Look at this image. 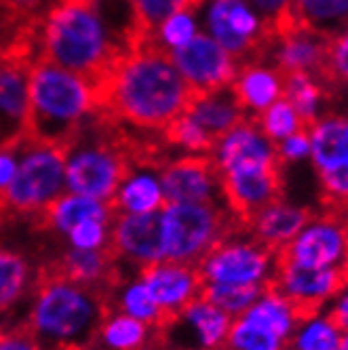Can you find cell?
Instances as JSON below:
<instances>
[{"label":"cell","instance_id":"obj_1","mask_svg":"<svg viewBox=\"0 0 348 350\" xmlns=\"http://www.w3.org/2000/svg\"><path fill=\"white\" fill-rule=\"evenodd\" d=\"M99 87L102 110L146 131H165L194 95L171 57L144 34H135Z\"/></svg>","mask_w":348,"mask_h":350},{"label":"cell","instance_id":"obj_2","mask_svg":"<svg viewBox=\"0 0 348 350\" xmlns=\"http://www.w3.org/2000/svg\"><path fill=\"white\" fill-rule=\"evenodd\" d=\"M108 312L104 289L72 281L51 266L36 277L21 325L42 350H91Z\"/></svg>","mask_w":348,"mask_h":350},{"label":"cell","instance_id":"obj_3","mask_svg":"<svg viewBox=\"0 0 348 350\" xmlns=\"http://www.w3.org/2000/svg\"><path fill=\"white\" fill-rule=\"evenodd\" d=\"M99 0H57L38 32V57L102 83L125 53Z\"/></svg>","mask_w":348,"mask_h":350},{"label":"cell","instance_id":"obj_4","mask_svg":"<svg viewBox=\"0 0 348 350\" xmlns=\"http://www.w3.org/2000/svg\"><path fill=\"white\" fill-rule=\"evenodd\" d=\"M28 91L30 116L26 135L62 148L102 110V87L97 81L46 59L32 62Z\"/></svg>","mask_w":348,"mask_h":350},{"label":"cell","instance_id":"obj_5","mask_svg":"<svg viewBox=\"0 0 348 350\" xmlns=\"http://www.w3.org/2000/svg\"><path fill=\"white\" fill-rule=\"evenodd\" d=\"M97 114L64 146L66 192L112 203L131 161L114 137L99 131Z\"/></svg>","mask_w":348,"mask_h":350},{"label":"cell","instance_id":"obj_6","mask_svg":"<svg viewBox=\"0 0 348 350\" xmlns=\"http://www.w3.org/2000/svg\"><path fill=\"white\" fill-rule=\"evenodd\" d=\"M66 192L64 148L32 137L17 142V169L0 196V211L40 217Z\"/></svg>","mask_w":348,"mask_h":350},{"label":"cell","instance_id":"obj_7","mask_svg":"<svg viewBox=\"0 0 348 350\" xmlns=\"http://www.w3.org/2000/svg\"><path fill=\"white\" fill-rule=\"evenodd\" d=\"M165 260L196 266L211 249L232 232L235 215L226 205L167 203L161 209Z\"/></svg>","mask_w":348,"mask_h":350},{"label":"cell","instance_id":"obj_8","mask_svg":"<svg viewBox=\"0 0 348 350\" xmlns=\"http://www.w3.org/2000/svg\"><path fill=\"white\" fill-rule=\"evenodd\" d=\"M203 283L268 287L277 270V254L250 232H230L196 264Z\"/></svg>","mask_w":348,"mask_h":350},{"label":"cell","instance_id":"obj_9","mask_svg":"<svg viewBox=\"0 0 348 350\" xmlns=\"http://www.w3.org/2000/svg\"><path fill=\"white\" fill-rule=\"evenodd\" d=\"M201 28L239 62L254 59L272 36L250 0H201Z\"/></svg>","mask_w":348,"mask_h":350},{"label":"cell","instance_id":"obj_10","mask_svg":"<svg viewBox=\"0 0 348 350\" xmlns=\"http://www.w3.org/2000/svg\"><path fill=\"white\" fill-rule=\"evenodd\" d=\"M277 256L306 268L348 270V215L332 209L312 213Z\"/></svg>","mask_w":348,"mask_h":350},{"label":"cell","instance_id":"obj_11","mask_svg":"<svg viewBox=\"0 0 348 350\" xmlns=\"http://www.w3.org/2000/svg\"><path fill=\"white\" fill-rule=\"evenodd\" d=\"M232 317L203 295L155 329L161 350H219L230 332Z\"/></svg>","mask_w":348,"mask_h":350},{"label":"cell","instance_id":"obj_12","mask_svg":"<svg viewBox=\"0 0 348 350\" xmlns=\"http://www.w3.org/2000/svg\"><path fill=\"white\" fill-rule=\"evenodd\" d=\"M110 252L118 264L135 272L165 260L161 211L155 213H114L110 228Z\"/></svg>","mask_w":348,"mask_h":350},{"label":"cell","instance_id":"obj_13","mask_svg":"<svg viewBox=\"0 0 348 350\" xmlns=\"http://www.w3.org/2000/svg\"><path fill=\"white\" fill-rule=\"evenodd\" d=\"M169 57L192 93L230 87L241 64L205 32L192 38L186 46L169 53Z\"/></svg>","mask_w":348,"mask_h":350},{"label":"cell","instance_id":"obj_14","mask_svg":"<svg viewBox=\"0 0 348 350\" xmlns=\"http://www.w3.org/2000/svg\"><path fill=\"white\" fill-rule=\"evenodd\" d=\"M348 279V270L306 268L277 256V270L270 287L283 293L300 314L323 310Z\"/></svg>","mask_w":348,"mask_h":350},{"label":"cell","instance_id":"obj_15","mask_svg":"<svg viewBox=\"0 0 348 350\" xmlns=\"http://www.w3.org/2000/svg\"><path fill=\"white\" fill-rule=\"evenodd\" d=\"M209 159L219 175L245 169L281 167L275 142H270L260 131L254 118H243L232 129L215 137L209 150Z\"/></svg>","mask_w":348,"mask_h":350},{"label":"cell","instance_id":"obj_16","mask_svg":"<svg viewBox=\"0 0 348 350\" xmlns=\"http://www.w3.org/2000/svg\"><path fill=\"white\" fill-rule=\"evenodd\" d=\"M167 203L224 205L222 180L209 154H184L161 165Z\"/></svg>","mask_w":348,"mask_h":350},{"label":"cell","instance_id":"obj_17","mask_svg":"<svg viewBox=\"0 0 348 350\" xmlns=\"http://www.w3.org/2000/svg\"><path fill=\"white\" fill-rule=\"evenodd\" d=\"M32 62L19 55H0V146L17 144L26 137L30 116V77Z\"/></svg>","mask_w":348,"mask_h":350},{"label":"cell","instance_id":"obj_18","mask_svg":"<svg viewBox=\"0 0 348 350\" xmlns=\"http://www.w3.org/2000/svg\"><path fill=\"white\" fill-rule=\"evenodd\" d=\"M224 205L245 224L268 203L277 201L283 190L281 167L270 169H245L219 175Z\"/></svg>","mask_w":348,"mask_h":350},{"label":"cell","instance_id":"obj_19","mask_svg":"<svg viewBox=\"0 0 348 350\" xmlns=\"http://www.w3.org/2000/svg\"><path fill=\"white\" fill-rule=\"evenodd\" d=\"M139 277L150 289L165 321L182 312L190 302L201 297L203 291V279L198 274V268L190 264L163 260L139 270Z\"/></svg>","mask_w":348,"mask_h":350},{"label":"cell","instance_id":"obj_20","mask_svg":"<svg viewBox=\"0 0 348 350\" xmlns=\"http://www.w3.org/2000/svg\"><path fill=\"white\" fill-rule=\"evenodd\" d=\"M277 44L272 49V66L283 74H321L327 57V38L317 30H310L297 21L272 34Z\"/></svg>","mask_w":348,"mask_h":350},{"label":"cell","instance_id":"obj_21","mask_svg":"<svg viewBox=\"0 0 348 350\" xmlns=\"http://www.w3.org/2000/svg\"><path fill=\"white\" fill-rule=\"evenodd\" d=\"M285 74L268 62L247 59L239 64V70L230 83V89L241 104L247 118H256L268 106L283 97Z\"/></svg>","mask_w":348,"mask_h":350},{"label":"cell","instance_id":"obj_22","mask_svg":"<svg viewBox=\"0 0 348 350\" xmlns=\"http://www.w3.org/2000/svg\"><path fill=\"white\" fill-rule=\"evenodd\" d=\"M310 215V209L289 203L283 196H279L277 201L268 203L258 213H254L243 226L258 243L268 247L270 252L279 254L304 228Z\"/></svg>","mask_w":348,"mask_h":350},{"label":"cell","instance_id":"obj_23","mask_svg":"<svg viewBox=\"0 0 348 350\" xmlns=\"http://www.w3.org/2000/svg\"><path fill=\"white\" fill-rule=\"evenodd\" d=\"M114 213H155L161 211L167 201L161 182V167L152 163L129 165L125 178L120 180L112 198Z\"/></svg>","mask_w":348,"mask_h":350},{"label":"cell","instance_id":"obj_24","mask_svg":"<svg viewBox=\"0 0 348 350\" xmlns=\"http://www.w3.org/2000/svg\"><path fill=\"white\" fill-rule=\"evenodd\" d=\"M68 279L79 281L89 287L108 291L118 279V262L110 249H70L62 254L59 262L53 264Z\"/></svg>","mask_w":348,"mask_h":350},{"label":"cell","instance_id":"obj_25","mask_svg":"<svg viewBox=\"0 0 348 350\" xmlns=\"http://www.w3.org/2000/svg\"><path fill=\"white\" fill-rule=\"evenodd\" d=\"M186 112L201 124L213 139L224 135L228 129H232L243 118H247V114L243 112L230 87L207 91V93H194Z\"/></svg>","mask_w":348,"mask_h":350},{"label":"cell","instance_id":"obj_26","mask_svg":"<svg viewBox=\"0 0 348 350\" xmlns=\"http://www.w3.org/2000/svg\"><path fill=\"white\" fill-rule=\"evenodd\" d=\"M93 217L112 219L114 217L112 205L104 201H95V198H89V196L64 192L53 205H49V209L38 219L49 232L64 239L77 224L85 219H93Z\"/></svg>","mask_w":348,"mask_h":350},{"label":"cell","instance_id":"obj_27","mask_svg":"<svg viewBox=\"0 0 348 350\" xmlns=\"http://www.w3.org/2000/svg\"><path fill=\"white\" fill-rule=\"evenodd\" d=\"M310 163L314 171L336 161H348V114H323L308 124Z\"/></svg>","mask_w":348,"mask_h":350},{"label":"cell","instance_id":"obj_28","mask_svg":"<svg viewBox=\"0 0 348 350\" xmlns=\"http://www.w3.org/2000/svg\"><path fill=\"white\" fill-rule=\"evenodd\" d=\"M32 262L17 249L0 247V319L9 317L34 289Z\"/></svg>","mask_w":348,"mask_h":350},{"label":"cell","instance_id":"obj_29","mask_svg":"<svg viewBox=\"0 0 348 350\" xmlns=\"http://www.w3.org/2000/svg\"><path fill=\"white\" fill-rule=\"evenodd\" d=\"M106 295H108L110 310H116V312H122L131 319H137V321L146 323L148 327L157 329L165 321L150 289L146 287L144 279L139 277V272L131 274V277L125 281L116 279L114 285L106 291Z\"/></svg>","mask_w":348,"mask_h":350},{"label":"cell","instance_id":"obj_30","mask_svg":"<svg viewBox=\"0 0 348 350\" xmlns=\"http://www.w3.org/2000/svg\"><path fill=\"white\" fill-rule=\"evenodd\" d=\"M152 342V327L122 312L110 310L99 325L91 350H148Z\"/></svg>","mask_w":348,"mask_h":350},{"label":"cell","instance_id":"obj_31","mask_svg":"<svg viewBox=\"0 0 348 350\" xmlns=\"http://www.w3.org/2000/svg\"><path fill=\"white\" fill-rule=\"evenodd\" d=\"M283 97L295 108L308 127L325 114L327 83L321 74H285Z\"/></svg>","mask_w":348,"mask_h":350},{"label":"cell","instance_id":"obj_32","mask_svg":"<svg viewBox=\"0 0 348 350\" xmlns=\"http://www.w3.org/2000/svg\"><path fill=\"white\" fill-rule=\"evenodd\" d=\"M344 332L325 310L304 314L297 321L287 350H338Z\"/></svg>","mask_w":348,"mask_h":350},{"label":"cell","instance_id":"obj_33","mask_svg":"<svg viewBox=\"0 0 348 350\" xmlns=\"http://www.w3.org/2000/svg\"><path fill=\"white\" fill-rule=\"evenodd\" d=\"M201 32H203V28H201V17H198V9L186 7V9H180L176 13H171L169 17H165L152 32H148L144 36L157 49H161L163 53L169 55L173 51H178V49L186 46Z\"/></svg>","mask_w":348,"mask_h":350},{"label":"cell","instance_id":"obj_34","mask_svg":"<svg viewBox=\"0 0 348 350\" xmlns=\"http://www.w3.org/2000/svg\"><path fill=\"white\" fill-rule=\"evenodd\" d=\"M245 312L258 319L260 323H264L272 332H277L283 340H287V344H289V338L295 329L297 321L302 319L300 310H297L283 293H279L270 285L260 293V297L252 304V308Z\"/></svg>","mask_w":348,"mask_h":350},{"label":"cell","instance_id":"obj_35","mask_svg":"<svg viewBox=\"0 0 348 350\" xmlns=\"http://www.w3.org/2000/svg\"><path fill=\"white\" fill-rule=\"evenodd\" d=\"M293 21L332 36L348 26V0H293Z\"/></svg>","mask_w":348,"mask_h":350},{"label":"cell","instance_id":"obj_36","mask_svg":"<svg viewBox=\"0 0 348 350\" xmlns=\"http://www.w3.org/2000/svg\"><path fill=\"white\" fill-rule=\"evenodd\" d=\"M219 350H287V340L258 319L243 312L232 319L226 342Z\"/></svg>","mask_w":348,"mask_h":350},{"label":"cell","instance_id":"obj_37","mask_svg":"<svg viewBox=\"0 0 348 350\" xmlns=\"http://www.w3.org/2000/svg\"><path fill=\"white\" fill-rule=\"evenodd\" d=\"M254 120L258 122L260 131L275 144L297 133V131L306 129V122L300 118V114L295 112V108L287 102L285 97H281L279 102L268 106Z\"/></svg>","mask_w":348,"mask_h":350},{"label":"cell","instance_id":"obj_38","mask_svg":"<svg viewBox=\"0 0 348 350\" xmlns=\"http://www.w3.org/2000/svg\"><path fill=\"white\" fill-rule=\"evenodd\" d=\"M266 287L258 285H213V283H203L201 295L209 299L211 304L222 308L232 319L241 317L245 310H250L252 304L260 297V293Z\"/></svg>","mask_w":348,"mask_h":350},{"label":"cell","instance_id":"obj_39","mask_svg":"<svg viewBox=\"0 0 348 350\" xmlns=\"http://www.w3.org/2000/svg\"><path fill=\"white\" fill-rule=\"evenodd\" d=\"M163 133L171 146L184 150V154H209L215 142L188 112L180 114Z\"/></svg>","mask_w":348,"mask_h":350},{"label":"cell","instance_id":"obj_40","mask_svg":"<svg viewBox=\"0 0 348 350\" xmlns=\"http://www.w3.org/2000/svg\"><path fill=\"white\" fill-rule=\"evenodd\" d=\"M127 3L133 13L137 34H148L171 13L186 7H198L201 0H127Z\"/></svg>","mask_w":348,"mask_h":350},{"label":"cell","instance_id":"obj_41","mask_svg":"<svg viewBox=\"0 0 348 350\" xmlns=\"http://www.w3.org/2000/svg\"><path fill=\"white\" fill-rule=\"evenodd\" d=\"M323 201L332 211L348 215V161H336L317 171Z\"/></svg>","mask_w":348,"mask_h":350},{"label":"cell","instance_id":"obj_42","mask_svg":"<svg viewBox=\"0 0 348 350\" xmlns=\"http://www.w3.org/2000/svg\"><path fill=\"white\" fill-rule=\"evenodd\" d=\"M323 79L348 91V26L327 38V57L323 68Z\"/></svg>","mask_w":348,"mask_h":350},{"label":"cell","instance_id":"obj_43","mask_svg":"<svg viewBox=\"0 0 348 350\" xmlns=\"http://www.w3.org/2000/svg\"><path fill=\"white\" fill-rule=\"evenodd\" d=\"M110 228H112V219H85L77 224L66 237V245L70 249H108L110 247Z\"/></svg>","mask_w":348,"mask_h":350},{"label":"cell","instance_id":"obj_44","mask_svg":"<svg viewBox=\"0 0 348 350\" xmlns=\"http://www.w3.org/2000/svg\"><path fill=\"white\" fill-rule=\"evenodd\" d=\"M250 3L268 23L272 34L293 21V0H250Z\"/></svg>","mask_w":348,"mask_h":350},{"label":"cell","instance_id":"obj_45","mask_svg":"<svg viewBox=\"0 0 348 350\" xmlns=\"http://www.w3.org/2000/svg\"><path fill=\"white\" fill-rule=\"evenodd\" d=\"M277 146V159L281 165H297L310 161V137H308V129L297 131L281 142L275 144Z\"/></svg>","mask_w":348,"mask_h":350},{"label":"cell","instance_id":"obj_46","mask_svg":"<svg viewBox=\"0 0 348 350\" xmlns=\"http://www.w3.org/2000/svg\"><path fill=\"white\" fill-rule=\"evenodd\" d=\"M0 350H42V346L23 325H19V327L0 329Z\"/></svg>","mask_w":348,"mask_h":350},{"label":"cell","instance_id":"obj_47","mask_svg":"<svg viewBox=\"0 0 348 350\" xmlns=\"http://www.w3.org/2000/svg\"><path fill=\"white\" fill-rule=\"evenodd\" d=\"M338 327L346 334L348 332V279L344 281V285L338 289V293L330 299L327 310H325Z\"/></svg>","mask_w":348,"mask_h":350},{"label":"cell","instance_id":"obj_48","mask_svg":"<svg viewBox=\"0 0 348 350\" xmlns=\"http://www.w3.org/2000/svg\"><path fill=\"white\" fill-rule=\"evenodd\" d=\"M17 169V144L0 146V196L13 182V175Z\"/></svg>","mask_w":348,"mask_h":350},{"label":"cell","instance_id":"obj_49","mask_svg":"<svg viewBox=\"0 0 348 350\" xmlns=\"http://www.w3.org/2000/svg\"><path fill=\"white\" fill-rule=\"evenodd\" d=\"M13 3L26 11H36V9H49L53 7L57 0H13Z\"/></svg>","mask_w":348,"mask_h":350},{"label":"cell","instance_id":"obj_50","mask_svg":"<svg viewBox=\"0 0 348 350\" xmlns=\"http://www.w3.org/2000/svg\"><path fill=\"white\" fill-rule=\"evenodd\" d=\"M338 350H348V332L342 336V342H340V348Z\"/></svg>","mask_w":348,"mask_h":350},{"label":"cell","instance_id":"obj_51","mask_svg":"<svg viewBox=\"0 0 348 350\" xmlns=\"http://www.w3.org/2000/svg\"><path fill=\"white\" fill-rule=\"evenodd\" d=\"M85 3H89V0H85Z\"/></svg>","mask_w":348,"mask_h":350}]
</instances>
